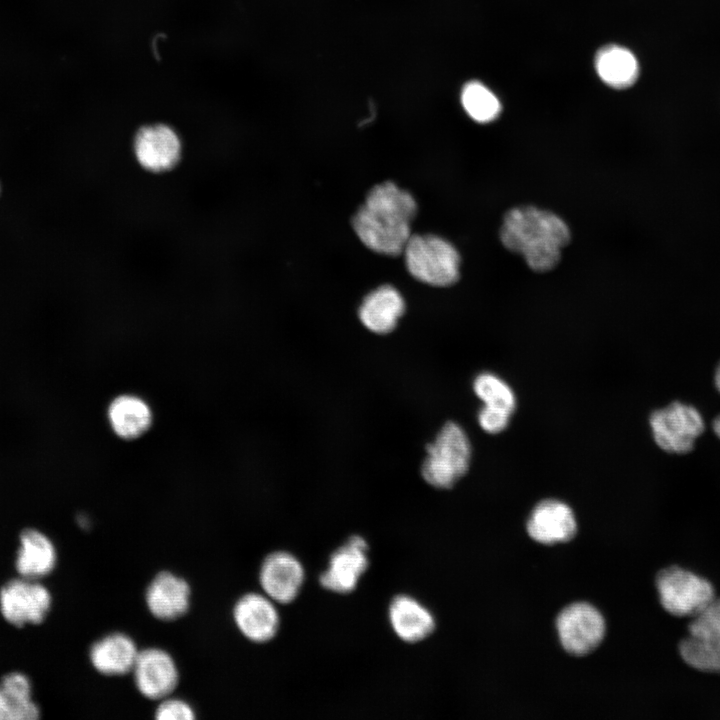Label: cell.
I'll return each mask as SVG.
<instances>
[{"mask_svg": "<svg viewBox=\"0 0 720 720\" xmlns=\"http://www.w3.org/2000/svg\"><path fill=\"white\" fill-rule=\"evenodd\" d=\"M417 203L406 190L391 181L375 185L352 219L353 229L370 250L396 257L403 254L411 237Z\"/></svg>", "mask_w": 720, "mask_h": 720, "instance_id": "cell-1", "label": "cell"}, {"mask_svg": "<svg viewBox=\"0 0 720 720\" xmlns=\"http://www.w3.org/2000/svg\"><path fill=\"white\" fill-rule=\"evenodd\" d=\"M505 248L520 254L533 271L547 272L557 266L571 235L566 222L551 211L534 206L509 210L500 228Z\"/></svg>", "mask_w": 720, "mask_h": 720, "instance_id": "cell-2", "label": "cell"}, {"mask_svg": "<svg viewBox=\"0 0 720 720\" xmlns=\"http://www.w3.org/2000/svg\"><path fill=\"white\" fill-rule=\"evenodd\" d=\"M403 255L408 272L425 284L446 287L459 279L460 255L439 236L412 234Z\"/></svg>", "mask_w": 720, "mask_h": 720, "instance_id": "cell-3", "label": "cell"}, {"mask_svg": "<svg viewBox=\"0 0 720 720\" xmlns=\"http://www.w3.org/2000/svg\"><path fill=\"white\" fill-rule=\"evenodd\" d=\"M471 444L465 431L455 422H447L426 448L421 473L435 488H451L467 471Z\"/></svg>", "mask_w": 720, "mask_h": 720, "instance_id": "cell-4", "label": "cell"}, {"mask_svg": "<svg viewBox=\"0 0 720 720\" xmlns=\"http://www.w3.org/2000/svg\"><path fill=\"white\" fill-rule=\"evenodd\" d=\"M656 587L663 608L678 617H693L715 598L707 579L679 566L661 570Z\"/></svg>", "mask_w": 720, "mask_h": 720, "instance_id": "cell-5", "label": "cell"}, {"mask_svg": "<svg viewBox=\"0 0 720 720\" xmlns=\"http://www.w3.org/2000/svg\"><path fill=\"white\" fill-rule=\"evenodd\" d=\"M649 423L655 443L673 454L690 452L705 429L701 413L679 401L653 411Z\"/></svg>", "mask_w": 720, "mask_h": 720, "instance_id": "cell-6", "label": "cell"}, {"mask_svg": "<svg viewBox=\"0 0 720 720\" xmlns=\"http://www.w3.org/2000/svg\"><path fill=\"white\" fill-rule=\"evenodd\" d=\"M132 153L138 166L150 174L174 170L182 159L183 143L174 128L164 123L140 127L132 141Z\"/></svg>", "mask_w": 720, "mask_h": 720, "instance_id": "cell-7", "label": "cell"}, {"mask_svg": "<svg viewBox=\"0 0 720 720\" xmlns=\"http://www.w3.org/2000/svg\"><path fill=\"white\" fill-rule=\"evenodd\" d=\"M556 627L562 646L574 655H585L594 650L605 633L600 612L584 602L564 608L557 617Z\"/></svg>", "mask_w": 720, "mask_h": 720, "instance_id": "cell-8", "label": "cell"}, {"mask_svg": "<svg viewBox=\"0 0 720 720\" xmlns=\"http://www.w3.org/2000/svg\"><path fill=\"white\" fill-rule=\"evenodd\" d=\"M131 674L138 692L154 701L171 696L180 679L172 655L158 647L140 649Z\"/></svg>", "mask_w": 720, "mask_h": 720, "instance_id": "cell-9", "label": "cell"}, {"mask_svg": "<svg viewBox=\"0 0 720 720\" xmlns=\"http://www.w3.org/2000/svg\"><path fill=\"white\" fill-rule=\"evenodd\" d=\"M50 606V592L33 579L22 577L11 580L0 591L1 613L15 626L42 622Z\"/></svg>", "mask_w": 720, "mask_h": 720, "instance_id": "cell-10", "label": "cell"}, {"mask_svg": "<svg viewBox=\"0 0 720 720\" xmlns=\"http://www.w3.org/2000/svg\"><path fill=\"white\" fill-rule=\"evenodd\" d=\"M262 592L276 604H290L300 594L305 570L299 559L287 551H274L262 561L258 574Z\"/></svg>", "mask_w": 720, "mask_h": 720, "instance_id": "cell-11", "label": "cell"}, {"mask_svg": "<svg viewBox=\"0 0 720 720\" xmlns=\"http://www.w3.org/2000/svg\"><path fill=\"white\" fill-rule=\"evenodd\" d=\"M232 619L241 635L257 644L274 639L280 628L276 603L263 592L240 596L233 605Z\"/></svg>", "mask_w": 720, "mask_h": 720, "instance_id": "cell-12", "label": "cell"}, {"mask_svg": "<svg viewBox=\"0 0 720 720\" xmlns=\"http://www.w3.org/2000/svg\"><path fill=\"white\" fill-rule=\"evenodd\" d=\"M367 551L363 537H350L331 554L327 569L319 576L320 585L334 593L353 592L369 566Z\"/></svg>", "mask_w": 720, "mask_h": 720, "instance_id": "cell-13", "label": "cell"}, {"mask_svg": "<svg viewBox=\"0 0 720 720\" xmlns=\"http://www.w3.org/2000/svg\"><path fill=\"white\" fill-rule=\"evenodd\" d=\"M145 604L156 619L166 622L177 620L190 609L191 587L183 577L161 571L146 588Z\"/></svg>", "mask_w": 720, "mask_h": 720, "instance_id": "cell-14", "label": "cell"}, {"mask_svg": "<svg viewBox=\"0 0 720 720\" xmlns=\"http://www.w3.org/2000/svg\"><path fill=\"white\" fill-rule=\"evenodd\" d=\"M576 520L571 508L562 501L546 499L532 510L527 531L532 539L543 544L570 540L576 533Z\"/></svg>", "mask_w": 720, "mask_h": 720, "instance_id": "cell-15", "label": "cell"}, {"mask_svg": "<svg viewBox=\"0 0 720 720\" xmlns=\"http://www.w3.org/2000/svg\"><path fill=\"white\" fill-rule=\"evenodd\" d=\"M139 650L128 634L113 632L91 645L89 660L93 668L104 676H123L131 673Z\"/></svg>", "mask_w": 720, "mask_h": 720, "instance_id": "cell-16", "label": "cell"}, {"mask_svg": "<svg viewBox=\"0 0 720 720\" xmlns=\"http://www.w3.org/2000/svg\"><path fill=\"white\" fill-rule=\"evenodd\" d=\"M404 312L405 301L400 292L393 286L382 285L363 299L358 315L369 331L387 334L395 329Z\"/></svg>", "mask_w": 720, "mask_h": 720, "instance_id": "cell-17", "label": "cell"}, {"mask_svg": "<svg viewBox=\"0 0 720 720\" xmlns=\"http://www.w3.org/2000/svg\"><path fill=\"white\" fill-rule=\"evenodd\" d=\"M388 618L397 637L407 643L426 639L433 633L436 625L432 613L409 595H398L392 599Z\"/></svg>", "mask_w": 720, "mask_h": 720, "instance_id": "cell-18", "label": "cell"}, {"mask_svg": "<svg viewBox=\"0 0 720 720\" xmlns=\"http://www.w3.org/2000/svg\"><path fill=\"white\" fill-rule=\"evenodd\" d=\"M56 560V549L47 536L33 529L21 533L16 568L22 577H43L54 569Z\"/></svg>", "mask_w": 720, "mask_h": 720, "instance_id": "cell-19", "label": "cell"}, {"mask_svg": "<svg viewBox=\"0 0 720 720\" xmlns=\"http://www.w3.org/2000/svg\"><path fill=\"white\" fill-rule=\"evenodd\" d=\"M595 70L600 79L615 89L632 86L639 76V64L627 48L616 44L600 48L594 59Z\"/></svg>", "mask_w": 720, "mask_h": 720, "instance_id": "cell-20", "label": "cell"}, {"mask_svg": "<svg viewBox=\"0 0 720 720\" xmlns=\"http://www.w3.org/2000/svg\"><path fill=\"white\" fill-rule=\"evenodd\" d=\"M39 712L29 679L19 672L5 675L0 681V720H35Z\"/></svg>", "mask_w": 720, "mask_h": 720, "instance_id": "cell-21", "label": "cell"}, {"mask_svg": "<svg viewBox=\"0 0 720 720\" xmlns=\"http://www.w3.org/2000/svg\"><path fill=\"white\" fill-rule=\"evenodd\" d=\"M108 418L119 437L134 439L150 427L152 413L142 399L133 395H122L111 402Z\"/></svg>", "mask_w": 720, "mask_h": 720, "instance_id": "cell-22", "label": "cell"}, {"mask_svg": "<svg viewBox=\"0 0 720 720\" xmlns=\"http://www.w3.org/2000/svg\"><path fill=\"white\" fill-rule=\"evenodd\" d=\"M461 103L465 112L478 123L494 121L501 112L496 95L479 81L465 84L461 92Z\"/></svg>", "mask_w": 720, "mask_h": 720, "instance_id": "cell-23", "label": "cell"}, {"mask_svg": "<svg viewBox=\"0 0 720 720\" xmlns=\"http://www.w3.org/2000/svg\"><path fill=\"white\" fill-rule=\"evenodd\" d=\"M473 389L484 403L483 407L512 415L516 405L515 395L500 377L490 372L481 373L475 378Z\"/></svg>", "mask_w": 720, "mask_h": 720, "instance_id": "cell-24", "label": "cell"}, {"mask_svg": "<svg viewBox=\"0 0 720 720\" xmlns=\"http://www.w3.org/2000/svg\"><path fill=\"white\" fill-rule=\"evenodd\" d=\"M679 653L690 667L709 673H720V646L688 635L679 644Z\"/></svg>", "mask_w": 720, "mask_h": 720, "instance_id": "cell-25", "label": "cell"}, {"mask_svg": "<svg viewBox=\"0 0 720 720\" xmlns=\"http://www.w3.org/2000/svg\"><path fill=\"white\" fill-rule=\"evenodd\" d=\"M689 635L720 646V598H714L688 625Z\"/></svg>", "mask_w": 720, "mask_h": 720, "instance_id": "cell-26", "label": "cell"}, {"mask_svg": "<svg viewBox=\"0 0 720 720\" xmlns=\"http://www.w3.org/2000/svg\"><path fill=\"white\" fill-rule=\"evenodd\" d=\"M154 717L157 720H194L196 712L190 703L171 695L159 701Z\"/></svg>", "mask_w": 720, "mask_h": 720, "instance_id": "cell-27", "label": "cell"}, {"mask_svg": "<svg viewBox=\"0 0 720 720\" xmlns=\"http://www.w3.org/2000/svg\"><path fill=\"white\" fill-rule=\"evenodd\" d=\"M510 417L509 413L482 407L478 413V422L484 431L495 434L507 427Z\"/></svg>", "mask_w": 720, "mask_h": 720, "instance_id": "cell-28", "label": "cell"}, {"mask_svg": "<svg viewBox=\"0 0 720 720\" xmlns=\"http://www.w3.org/2000/svg\"><path fill=\"white\" fill-rule=\"evenodd\" d=\"M712 427H713L714 433L720 439V414L714 418Z\"/></svg>", "mask_w": 720, "mask_h": 720, "instance_id": "cell-29", "label": "cell"}, {"mask_svg": "<svg viewBox=\"0 0 720 720\" xmlns=\"http://www.w3.org/2000/svg\"><path fill=\"white\" fill-rule=\"evenodd\" d=\"M714 384L718 392L720 393V363L718 364L714 374Z\"/></svg>", "mask_w": 720, "mask_h": 720, "instance_id": "cell-30", "label": "cell"}]
</instances>
